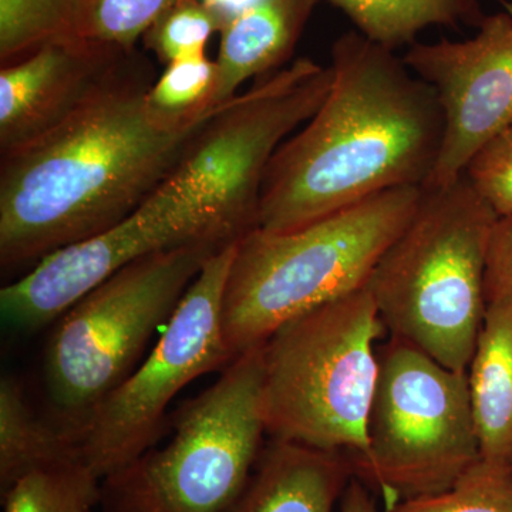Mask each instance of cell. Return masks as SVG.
<instances>
[{"instance_id": "7402d4cb", "label": "cell", "mask_w": 512, "mask_h": 512, "mask_svg": "<svg viewBox=\"0 0 512 512\" xmlns=\"http://www.w3.org/2000/svg\"><path fill=\"white\" fill-rule=\"evenodd\" d=\"M383 512H512V477L480 460L448 490L400 501Z\"/></svg>"}, {"instance_id": "30bf717a", "label": "cell", "mask_w": 512, "mask_h": 512, "mask_svg": "<svg viewBox=\"0 0 512 512\" xmlns=\"http://www.w3.org/2000/svg\"><path fill=\"white\" fill-rule=\"evenodd\" d=\"M237 242L208 258L156 348L80 430V458L100 481L154 447L168 406L187 384L234 360L222 330V301Z\"/></svg>"}, {"instance_id": "ba28073f", "label": "cell", "mask_w": 512, "mask_h": 512, "mask_svg": "<svg viewBox=\"0 0 512 512\" xmlns=\"http://www.w3.org/2000/svg\"><path fill=\"white\" fill-rule=\"evenodd\" d=\"M367 417V457L356 476L375 485L384 510L453 487L481 460L467 370H453L392 336Z\"/></svg>"}, {"instance_id": "5bb4252c", "label": "cell", "mask_w": 512, "mask_h": 512, "mask_svg": "<svg viewBox=\"0 0 512 512\" xmlns=\"http://www.w3.org/2000/svg\"><path fill=\"white\" fill-rule=\"evenodd\" d=\"M355 477L349 454L272 439L228 512H335Z\"/></svg>"}, {"instance_id": "603a6c76", "label": "cell", "mask_w": 512, "mask_h": 512, "mask_svg": "<svg viewBox=\"0 0 512 512\" xmlns=\"http://www.w3.org/2000/svg\"><path fill=\"white\" fill-rule=\"evenodd\" d=\"M178 0H79L76 36L136 49L147 30Z\"/></svg>"}, {"instance_id": "4316f807", "label": "cell", "mask_w": 512, "mask_h": 512, "mask_svg": "<svg viewBox=\"0 0 512 512\" xmlns=\"http://www.w3.org/2000/svg\"><path fill=\"white\" fill-rule=\"evenodd\" d=\"M340 512H377L375 497L362 478L350 481L340 500Z\"/></svg>"}, {"instance_id": "8fae6325", "label": "cell", "mask_w": 512, "mask_h": 512, "mask_svg": "<svg viewBox=\"0 0 512 512\" xmlns=\"http://www.w3.org/2000/svg\"><path fill=\"white\" fill-rule=\"evenodd\" d=\"M200 239L231 244L195 194L170 177L126 220L47 255L3 286L2 318L20 332H35L138 259Z\"/></svg>"}, {"instance_id": "ffe728a7", "label": "cell", "mask_w": 512, "mask_h": 512, "mask_svg": "<svg viewBox=\"0 0 512 512\" xmlns=\"http://www.w3.org/2000/svg\"><path fill=\"white\" fill-rule=\"evenodd\" d=\"M79 0H0V64L32 55L47 43L76 37Z\"/></svg>"}, {"instance_id": "484cf974", "label": "cell", "mask_w": 512, "mask_h": 512, "mask_svg": "<svg viewBox=\"0 0 512 512\" xmlns=\"http://www.w3.org/2000/svg\"><path fill=\"white\" fill-rule=\"evenodd\" d=\"M512 293V217L495 222L485 269L487 303Z\"/></svg>"}, {"instance_id": "6da1fadb", "label": "cell", "mask_w": 512, "mask_h": 512, "mask_svg": "<svg viewBox=\"0 0 512 512\" xmlns=\"http://www.w3.org/2000/svg\"><path fill=\"white\" fill-rule=\"evenodd\" d=\"M156 73L146 57L45 136L0 154V265L33 268L106 231L174 174L210 116L171 127L151 116Z\"/></svg>"}, {"instance_id": "ac0fdd59", "label": "cell", "mask_w": 512, "mask_h": 512, "mask_svg": "<svg viewBox=\"0 0 512 512\" xmlns=\"http://www.w3.org/2000/svg\"><path fill=\"white\" fill-rule=\"evenodd\" d=\"M355 30L372 42L397 50L412 46L427 28H478L485 18L481 0H329ZM512 13L510 0H495Z\"/></svg>"}, {"instance_id": "9a60e30c", "label": "cell", "mask_w": 512, "mask_h": 512, "mask_svg": "<svg viewBox=\"0 0 512 512\" xmlns=\"http://www.w3.org/2000/svg\"><path fill=\"white\" fill-rule=\"evenodd\" d=\"M320 0H256L221 30L214 106L238 96L254 77L278 72L289 62Z\"/></svg>"}, {"instance_id": "8992f818", "label": "cell", "mask_w": 512, "mask_h": 512, "mask_svg": "<svg viewBox=\"0 0 512 512\" xmlns=\"http://www.w3.org/2000/svg\"><path fill=\"white\" fill-rule=\"evenodd\" d=\"M264 345V343H262ZM262 345L174 414L173 437L100 481L103 512H228L264 450Z\"/></svg>"}, {"instance_id": "d6986e66", "label": "cell", "mask_w": 512, "mask_h": 512, "mask_svg": "<svg viewBox=\"0 0 512 512\" xmlns=\"http://www.w3.org/2000/svg\"><path fill=\"white\" fill-rule=\"evenodd\" d=\"M217 83V63L205 55L167 64L148 90L147 109L167 126H191L218 109Z\"/></svg>"}, {"instance_id": "cb8c5ba5", "label": "cell", "mask_w": 512, "mask_h": 512, "mask_svg": "<svg viewBox=\"0 0 512 512\" xmlns=\"http://www.w3.org/2000/svg\"><path fill=\"white\" fill-rule=\"evenodd\" d=\"M224 25L220 13L202 0H178L147 30L143 42L167 66L205 55V46Z\"/></svg>"}, {"instance_id": "f1b7e54d", "label": "cell", "mask_w": 512, "mask_h": 512, "mask_svg": "<svg viewBox=\"0 0 512 512\" xmlns=\"http://www.w3.org/2000/svg\"><path fill=\"white\" fill-rule=\"evenodd\" d=\"M510 474H511V477H512V466H511V468H510Z\"/></svg>"}, {"instance_id": "5b68a950", "label": "cell", "mask_w": 512, "mask_h": 512, "mask_svg": "<svg viewBox=\"0 0 512 512\" xmlns=\"http://www.w3.org/2000/svg\"><path fill=\"white\" fill-rule=\"evenodd\" d=\"M384 329L367 286L279 326L262 345L266 434L349 454L357 470L367 457Z\"/></svg>"}, {"instance_id": "e0dca14e", "label": "cell", "mask_w": 512, "mask_h": 512, "mask_svg": "<svg viewBox=\"0 0 512 512\" xmlns=\"http://www.w3.org/2000/svg\"><path fill=\"white\" fill-rule=\"evenodd\" d=\"M82 463L79 443L70 431L37 416L22 384L0 382V495L37 471Z\"/></svg>"}, {"instance_id": "2e32d148", "label": "cell", "mask_w": 512, "mask_h": 512, "mask_svg": "<svg viewBox=\"0 0 512 512\" xmlns=\"http://www.w3.org/2000/svg\"><path fill=\"white\" fill-rule=\"evenodd\" d=\"M471 410L481 460L512 466V293L488 303L468 365Z\"/></svg>"}, {"instance_id": "7a4b0ae2", "label": "cell", "mask_w": 512, "mask_h": 512, "mask_svg": "<svg viewBox=\"0 0 512 512\" xmlns=\"http://www.w3.org/2000/svg\"><path fill=\"white\" fill-rule=\"evenodd\" d=\"M330 55L328 97L266 170L262 231H293L380 192L424 187L439 161V99L396 50L350 30Z\"/></svg>"}, {"instance_id": "44dd1931", "label": "cell", "mask_w": 512, "mask_h": 512, "mask_svg": "<svg viewBox=\"0 0 512 512\" xmlns=\"http://www.w3.org/2000/svg\"><path fill=\"white\" fill-rule=\"evenodd\" d=\"M3 512H94L100 480L83 463L37 471L2 495Z\"/></svg>"}, {"instance_id": "277c9868", "label": "cell", "mask_w": 512, "mask_h": 512, "mask_svg": "<svg viewBox=\"0 0 512 512\" xmlns=\"http://www.w3.org/2000/svg\"><path fill=\"white\" fill-rule=\"evenodd\" d=\"M498 218L466 175L423 187L412 220L366 285L392 336L468 370L487 311L485 269Z\"/></svg>"}, {"instance_id": "7c38bea8", "label": "cell", "mask_w": 512, "mask_h": 512, "mask_svg": "<svg viewBox=\"0 0 512 512\" xmlns=\"http://www.w3.org/2000/svg\"><path fill=\"white\" fill-rule=\"evenodd\" d=\"M477 30L458 42H416L403 56L433 87L444 114L439 161L424 187L463 177L478 151L512 123V13L485 15Z\"/></svg>"}, {"instance_id": "4fadbf2b", "label": "cell", "mask_w": 512, "mask_h": 512, "mask_svg": "<svg viewBox=\"0 0 512 512\" xmlns=\"http://www.w3.org/2000/svg\"><path fill=\"white\" fill-rule=\"evenodd\" d=\"M144 56L83 37L47 43L0 70V154L45 136L119 83Z\"/></svg>"}, {"instance_id": "d4e9b609", "label": "cell", "mask_w": 512, "mask_h": 512, "mask_svg": "<svg viewBox=\"0 0 512 512\" xmlns=\"http://www.w3.org/2000/svg\"><path fill=\"white\" fill-rule=\"evenodd\" d=\"M464 175L498 217H512V123L478 151Z\"/></svg>"}, {"instance_id": "3957f363", "label": "cell", "mask_w": 512, "mask_h": 512, "mask_svg": "<svg viewBox=\"0 0 512 512\" xmlns=\"http://www.w3.org/2000/svg\"><path fill=\"white\" fill-rule=\"evenodd\" d=\"M421 194L423 187L396 188L293 231L242 235L222 301L232 357L262 345L289 319L365 288Z\"/></svg>"}, {"instance_id": "9c48e42d", "label": "cell", "mask_w": 512, "mask_h": 512, "mask_svg": "<svg viewBox=\"0 0 512 512\" xmlns=\"http://www.w3.org/2000/svg\"><path fill=\"white\" fill-rule=\"evenodd\" d=\"M332 82V67L302 57L222 104L201 128L171 177L201 201L222 238L256 228L272 157L315 116Z\"/></svg>"}, {"instance_id": "52a82bcc", "label": "cell", "mask_w": 512, "mask_h": 512, "mask_svg": "<svg viewBox=\"0 0 512 512\" xmlns=\"http://www.w3.org/2000/svg\"><path fill=\"white\" fill-rule=\"evenodd\" d=\"M221 242H188L144 256L87 293L56 320L45 355L55 420L79 437L96 407L140 365ZM79 443V440H77Z\"/></svg>"}, {"instance_id": "83f0119b", "label": "cell", "mask_w": 512, "mask_h": 512, "mask_svg": "<svg viewBox=\"0 0 512 512\" xmlns=\"http://www.w3.org/2000/svg\"><path fill=\"white\" fill-rule=\"evenodd\" d=\"M202 2L207 3L210 8L217 10L222 18L225 19V23H227V20L231 19L232 16L248 8L256 0H202Z\"/></svg>"}]
</instances>
